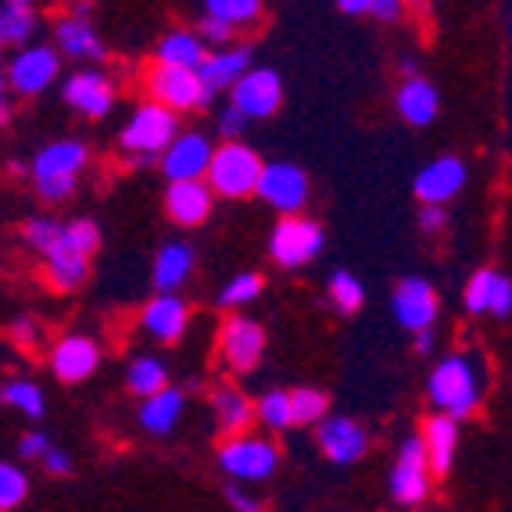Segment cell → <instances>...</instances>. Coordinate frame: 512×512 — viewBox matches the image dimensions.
<instances>
[{
  "label": "cell",
  "instance_id": "41",
  "mask_svg": "<svg viewBox=\"0 0 512 512\" xmlns=\"http://www.w3.org/2000/svg\"><path fill=\"white\" fill-rule=\"evenodd\" d=\"M47 448H51V437L40 434V430H29V434H22V441H18V459H22V462H40Z\"/></svg>",
  "mask_w": 512,
  "mask_h": 512
},
{
  "label": "cell",
  "instance_id": "49",
  "mask_svg": "<svg viewBox=\"0 0 512 512\" xmlns=\"http://www.w3.org/2000/svg\"><path fill=\"white\" fill-rule=\"evenodd\" d=\"M226 498H230L233 509H244V512H255V509H258L255 498H248L244 491H240V487H230V491H226Z\"/></svg>",
  "mask_w": 512,
  "mask_h": 512
},
{
  "label": "cell",
  "instance_id": "38",
  "mask_svg": "<svg viewBox=\"0 0 512 512\" xmlns=\"http://www.w3.org/2000/svg\"><path fill=\"white\" fill-rule=\"evenodd\" d=\"M258 294H262V276L240 273V276H233L226 287H222L219 301H222V305H248V301L258 298Z\"/></svg>",
  "mask_w": 512,
  "mask_h": 512
},
{
  "label": "cell",
  "instance_id": "33",
  "mask_svg": "<svg viewBox=\"0 0 512 512\" xmlns=\"http://www.w3.org/2000/svg\"><path fill=\"white\" fill-rule=\"evenodd\" d=\"M29 498V477L15 462H0V512H11Z\"/></svg>",
  "mask_w": 512,
  "mask_h": 512
},
{
  "label": "cell",
  "instance_id": "37",
  "mask_svg": "<svg viewBox=\"0 0 512 512\" xmlns=\"http://www.w3.org/2000/svg\"><path fill=\"white\" fill-rule=\"evenodd\" d=\"M255 412L262 416L265 427H273V430L291 427V394H283V391L262 394V402L255 405Z\"/></svg>",
  "mask_w": 512,
  "mask_h": 512
},
{
  "label": "cell",
  "instance_id": "12",
  "mask_svg": "<svg viewBox=\"0 0 512 512\" xmlns=\"http://www.w3.org/2000/svg\"><path fill=\"white\" fill-rule=\"evenodd\" d=\"M283 101V83L273 69H244L233 83V104L248 119H269Z\"/></svg>",
  "mask_w": 512,
  "mask_h": 512
},
{
  "label": "cell",
  "instance_id": "20",
  "mask_svg": "<svg viewBox=\"0 0 512 512\" xmlns=\"http://www.w3.org/2000/svg\"><path fill=\"white\" fill-rule=\"evenodd\" d=\"M140 326L151 333L154 341H180L183 330H187V305L172 291H158V298L147 301L144 312H140Z\"/></svg>",
  "mask_w": 512,
  "mask_h": 512
},
{
  "label": "cell",
  "instance_id": "9",
  "mask_svg": "<svg viewBox=\"0 0 512 512\" xmlns=\"http://www.w3.org/2000/svg\"><path fill=\"white\" fill-rule=\"evenodd\" d=\"M219 462L222 470L237 480H265L273 477L280 452L269 441H262V437H233V441L222 444Z\"/></svg>",
  "mask_w": 512,
  "mask_h": 512
},
{
  "label": "cell",
  "instance_id": "1",
  "mask_svg": "<svg viewBox=\"0 0 512 512\" xmlns=\"http://www.w3.org/2000/svg\"><path fill=\"white\" fill-rule=\"evenodd\" d=\"M22 240L43 258V276L54 291H76L86 280L90 255L101 244V230L94 219L61 222L51 215H33L22 226Z\"/></svg>",
  "mask_w": 512,
  "mask_h": 512
},
{
  "label": "cell",
  "instance_id": "30",
  "mask_svg": "<svg viewBox=\"0 0 512 512\" xmlns=\"http://www.w3.org/2000/svg\"><path fill=\"white\" fill-rule=\"evenodd\" d=\"M212 409H215V416H219V427L226 430V434H240V430L251 423V416H255V405H251L240 391H233V387H219V391H215Z\"/></svg>",
  "mask_w": 512,
  "mask_h": 512
},
{
  "label": "cell",
  "instance_id": "3",
  "mask_svg": "<svg viewBox=\"0 0 512 512\" xmlns=\"http://www.w3.org/2000/svg\"><path fill=\"white\" fill-rule=\"evenodd\" d=\"M480 391H484V369L473 355H452V359L437 362L430 373V402H434V409L455 419L470 416L477 409Z\"/></svg>",
  "mask_w": 512,
  "mask_h": 512
},
{
  "label": "cell",
  "instance_id": "44",
  "mask_svg": "<svg viewBox=\"0 0 512 512\" xmlns=\"http://www.w3.org/2000/svg\"><path fill=\"white\" fill-rule=\"evenodd\" d=\"M40 466L51 473V477H65V473L72 470V459H69V452H65V448H54V444H51V448L43 452Z\"/></svg>",
  "mask_w": 512,
  "mask_h": 512
},
{
  "label": "cell",
  "instance_id": "51",
  "mask_svg": "<svg viewBox=\"0 0 512 512\" xmlns=\"http://www.w3.org/2000/svg\"><path fill=\"white\" fill-rule=\"evenodd\" d=\"M369 4L373 0H337V8L348 11V15H362V11H369Z\"/></svg>",
  "mask_w": 512,
  "mask_h": 512
},
{
  "label": "cell",
  "instance_id": "43",
  "mask_svg": "<svg viewBox=\"0 0 512 512\" xmlns=\"http://www.w3.org/2000/svg\"><path fill=\"white\" fill-rule=\"evenodd\" d=\"M244 126H248V115L237 108V104H230V108H222L219 115V129H222V137L226 140H237L240 133H244Z\"/></svg>",
  "mask_w": 512,
  "mask_h": 512
},
{
  "label": "cell",
  "instance_id": "52",
  "mask_svg": "<svg viewBox=\"0 0 512 512\" xmlns=\"http://www.w3.org/2000/svg\"><path fill=\"white\" fill-rule=\"evenodd\" d=\"M8 172L15 176V180H29V165H26V162H11V165H8Z\"/></svg>",
  "mask_w": 512,
  "mask_h": 512
},
{
  "label": "cell",
  "instance_id": "25",
  "mask_svg": "<svg viewBox=\"0 0 512 512\" xmlns=\"http://www.w3.org/2000/svg\"><path fill=\"white\" fill-rule=\"evenodd\" d=\"M190 269H194V248L180 244V240L165 244V248L154 255V269H151L154 291H180L183 283H187Z\"/></svg>",
  "mask_w": 512,
  "mask_h": 512
},
{
  "label": "cell",
  "instance_id": "14",
  "mask_svg": "<svg viewBox=\"0 0 512 512\" xmlns=\"http://www.w3.org/2000/svg\"><path fill=\"white\" fill-rule=\"evenodd\" d=\"M212 151L215 147L208 144L205 133H183V137L169 140L158 162H162V172L169 180H205Z\"/></svg>",
  "mask_w": 512,
  "mask_h": 512
},
{
  "label": "cell",
  "instance_id": "18",
  "mask_svg": "<svg viewBox=\"0 0 512 512\" xmlns=\"http://www.w3.org/2000/svg\"><path fill=\"white\" fill-rule=\"evenodd\" d=\"M394 316L405 330H423V326H434L437 319V294L427 280L409 276V280L398 283L394 291Z\"/></svg>",
  "mask_w": 512,
  "mask_h": 512
},
{
  "label": "cell",
  "instance_id": "27",
  "mask_svg": "<svg viewBox=\"0 0 512 512\" xmlns=\"http://www.w3.org/2000/svg\"><path fill=\"white\" fill-rule=\"evenodd\" d=\"M437 108H441V97H437L434 83H427L423 76H409L398 90V111L402 119L412 122V126H427L434 122Z\"/></svg>",
  "mask_w": 512,
  "mask_h": 512
},
{
  "label": "cell",
  "instance_id": "15",
  "mask_svg": "<svg viewBox=\"0 0 512 512\" xmlns=\"http://www.w3.org/2000/svg\"><path fill=\"white\" fill-rule=\"evenodd\" d=\"M101 366V344L86 333H69L61 337L51 351V369L61 384H79L86 376H94Z\"/></svg>",
  "mask_w": 512,
  "mask_h": 512
},
{
  "label": "cell",
  "instance_id": "34",
  "mask_svg": "<svg viewBox=\"0 0 512 512\" xmlns=\"http://www.w3.org/2000/svg\"><path fill=\"white\" fill-rule=\"evenodd\" d=\"M330 301L337 305V312L351 316V312H359L362 301H366V291H362V283L355 280L351 273H333L330 276V287H326Z\"/></svg>",
  "mask_w": 512,
  "mask_h": 512
},
{
  "label": "cell",
  "instance_id": "23",
  "mask_svg": "<svg viewBox=\"0 0 512 512\" xmlns=\"http://www.w3.org/2000/svg\"><path fill=\"white\" fill-rule=\"evenodd\" d=\"M455 444H459V427H455V416L448 412H437V416L427 419L423 427V448H427V462L437 477L452 470L455 462Z\"/></svg>",
  "mask_w": 512,
  "mask_h": 512
},
{
  "label": "cell",
  "instance_id": "39",
  "mask_svg": "<svg viewBox=\"0 0 512 512\" xmlns=\"http://www.w3.org/2000/svg\"><path fill=\"white\" fill-rule=\"evenodd\" d=\"M495 276H498L495 269H480V273H473V280L466 283V308H470V312H487Z\"/></svg>",
  "mask_w": 512,
  "mask_h": 512
},
{
  "label": "cell",
  "instance_id": "24",
  "mask_svg": "<svg viewBox=\"0 0 512 512\" xmlns=\"http://www.w3.org/2000/svg\"><path fill=\"white\" fill-rule=\"evenodd\" d=\"M251 65V51L248 47H230V51H219V54H205V61L197 65V76L205 83L208 94H219L226 86H233L240 79V72Z\"/></svg>",
  "mask_w": 512,
  "mask_h": 512
},
{
  "label": "cell",
  "instance_id": "4",
  "mask_svg": "<svg viewBox=\"0 0 512 512\" xmlns=\"http://www.w3.org/2000/svg\"><path fill=\"white\" fill-rule=\"evenodd\" d=\"M176 111L165 108L158 101L140 104L133 115H129L126 129H122V151L129 154L133 165H151L162 158V151L169 147V140L176 137Z\"/></svg>",
  "mask_w": 512,
  "mask_h": 512
},
{
  "label": "cell",
  "instance_id": "22",
  "mask_svg": "<svg viewBox=\"0 0 512 512\" xmlns=\"http://www.w3.org/2000/svg\"><path fill=\"white\" fill-rule=\"evenodd\" d=\"M165 208H169L172 222L197 226L212 212V187H208V180H172L169 194H165Z\"/></svg>",
  "mask_w": 512,
  "mask_h": 512
},
{
  "label": "cell",
  "instance_id": "8",
  "mask_svg": "<svg viewBox=\"0 0 512 512\" xmlns=\"http://www.w3.org/2000/svg\"><path fill=\"white\" fill-rule=\"evenodd\" d=\"M323 251V230L319 222L305 219V215L291 212L276 222L273 237H269V255L276 258L287 269H298V265L312 262V258Z\"/></svg>",
  "mask_w": 512,
  "mask_h": 512
},
{
  "label": "cell",
  "instance_id": "6",
  "mask_svg": "<svg viewBox=\"0 0 512 512\" xmlns=\"http://www.w3.org/2000/svg\"><path fill=\"white\" fill-rule=\"evenodd\" d=\"M61 54L51 43H18L15 54L8 58V83L15 97H40L47 86L58 79Z\"/></svg>",
  "mask_w": 512,
  "mask_h": 512
},
{
  "label": "cell",
  "instance_id": "36",
  "mask_svg": "<svg viewBox=\"0 0 512 512\" xmlns=\"http://www.w3.org/2000/svg\"><path fill=\"white\" fill-rule=\"evenodd\" d=\"M326 412V394L312 391V387H298L291 391V423L294 427H308V423H319Z\"/></svg>",
  "mask_w": 512,
  "mask_h": 512
},
{
  "label": "cell",
  "instance_id": "40",
  "mask_svg": "<svg viewBox=\"0 0 512 512\" xmlns=\"http://www.w3.org/2000/svg\"><path fill=\"white\" fill-rule=\"evenodd\" d=\"M487 312L498 319H505L512 312V280H505L502 273L495 276V287H491V301H487Z\"/></svg>",
  "mask_w": 512,
  "mask_h": 512
},
{
  "label": "cell",
  "instance_id": "17",
  "mask_svg": "<svg viewBox=\"0 0 512 512\" xmlns=\"http://www.w3.org/2000/svg\"><path fill=\"white\" fill-rule=\"evenodd\" d=\"M265 351V330L255 319H230L222 326V359L230 362V369L248 373L258 366Z\"/></svg>",
  "mask_w": 512,
  "mask_h": 512
},
{
  "label": "cell",
  "instance_id": "55",
  "mask_svg": "<svg viewBox=\"0 0 512 512\" xmlns=\"http://www.w3.org/2000/svg\"><path fill=\"white\" fill-rule=\"evenodd\" d=\"M509 33H512V18H509Z\"/></svg>",
  "mask_w": 512,
  "mask_h": 512
},
{
  "label": "cell",
  "instance_id": "48",
  "mask_svg": "<svg viewBox=\"0 0 512 512\" xmlns=\"http://www.w3.org/2000/svg\"><path fill=\"white\" fill-rule=\"evenodd\" d=\"M11 337H15L18 344H26V348H33V344L40 341V330H36L29 319H18V323L11 326Z\"/></svg>",
  "mask_w": 512,
  "mask_h": 512
},
{
  "label": "cell",
  "instance_id": "31",
  "mask_svg": "<svg viewBox=\"0 0 512 512\" xmlns=\"http://www.w3.org/2000/svg\"><path fill=\"white\" fill-rule=\"evenodd\" d=\"M0 402L29 419H40L47 412V398H43L40 384H33L26 376H11L8 384L0 387Z\"/></svg>",
  "mask_w": 512,
  "mask_h": 512
},
{
  "label": "cell",
  "instance_id": "45",
  "mask_svg": "<svg viewBox=\"0 0 512 512\" xmlns=\"http://www.w3.org/2000/svg\"><path fill=\"white\" fill-rule=\"evenodd\" d=\"M233 22H226V18H219V15H205V22H201V36L205 40H212V43H226L233 36Z\"/></svg>",
  "mask_w": 512,
  "mask_h": 512
},
{
  "label": "cell",
  "instance_id": "16",
  "mask_svg": "<svg viewBox=\"0 0 512 512\" xmlns=\"http://www.w3.org/2000/svg\"><path fill=\"white\" fill-rule=\"evenodd\" d=\"M54 43L65 58L76 61H104V40L90 22V11H69L54 22Z\"/></svg>",
  "mask_w": 512,
  "mask_h": 512
},
{
  "label": "cell",
  "instance_id": "10",
  "mask_svg": "<svg viewBox=\"0 0 512 512\" xmlns=\"http://www.w3.org/2000/svg\"><path fill=\"white\" fill-rule=\"evenodd\" d=\"M255 194L262 197V201H269L276 212L291 215V212H301V208H305L308 180L298 165L273 162V165H262V176H258V183H255Z\"/></svg>",
  "mask_w": 512,
  "mask_h": 512
},
{
  "label": "cell",
  "instance_id": "26",
  "mask_svg": "<svg viewBox=\"0 0 512 512\" xmlns=\"http://www.w3.org/2000/svg\"><path fill=\"white\" fill-rule=\"evenodd\" d=\"M40 26L36 0H0V51L29 43Z\"/></svg>",
  "mask_w": 512,
  "mask_h": 512
},
{
  "label": "cell",
  "instance_id": "42",
  "mask_svg": "<svg viewBox=\"0 0 512 512\" xmlns=\"http://www.w3.org/2000/svg\"><path fill=\"white\" fill-rule=\"evenodd\" d=\"M11 115H15V94H11L8 83V61L0 54V129H8Z\"/></svg>",
  "mask_w": 512,
  "mask_h": 512
},
{
  "label": "cell",
  "instance_id": "50",
  "mask_svg": "<svg viewBox=\"0 0 512 512\" xmlns=\"http://www.w3.org/2000/svg\"><path fill=\"white\" fill-rule=\"evenodd\" d=\"M430 348H434V326H423V330H416V351L427 355Z\"/></svg>",
  "mask_w": 512,
  "mask_h": 512
},
{
  "label": "cell",
  "instance_id": "53",
  "mask_svg": "<svg viewBox=\"0 0 512 512\" xmlns=\"http://www.w3.org/2000/svg\"><path fill=\"white\" fill-rule=\"evenodd\" d=\"M416 69H419V65H416L412 58H405V61H402V72H405V76H416Z\"/></svg>",
  "mask_w": 512,
  "mask_h": 512
},
{
  "label": "cell",
  "instance_id": "21",
  "mask_svg": "<svg viewBox=\"0 0 512 512\" xmlns=\"http://www.w3.org/2000/svg\"><path fill=\"white\" fill-rule=\"evenodd\" d=\"M366 430L355 423V419H344V416H333L323 419V427H319V448L330 455L333 462H341V466H351V462H359L366 455Z\"/></svg>",
  "mask_w": 512,
  "mask_h": 512
},
{
  "label": "cell",
  "instance_id": "29",
  "mask_svg": "<svg viewBox=\"0 0 512 512\" xmlns=\"http://www.w3.org/2000/svg\"><path fill=\"white\" fill-rule=\"evenodd\" d=\"M158 61L162 65H183V69H197L205 61V43L197 33H187V29H176V33L162 36L158 43Z\"/></svg>",
  "mask_w": 512,
  "mask_h": 512
},
{
  "label": "cell",
  "instance_id": "46",
  "mask_svg": "<svg viewBox=\"0 0 512 512\" xmlns=\"http://www.w3.org/2000/svg\"><path fill=\"white\" fill-rule=\"evenodd\" d=\"M444 222H448V215H444V208H437V205H427L423 212H419V230L423 233H441Z\"/></svg>",
  "mask_w": 512,
  "mask_h": 512
},
{
  "label": "cell",
  "instance_id": "5",
  "mask_svg": "<svg viewBox=\"0 0 512 512\" xmlns=\"http://www.w3.org/2000/svg\"><path fill=\"white\" fill-rule=\"evenodd\" d=\"M262 176V158L240 140H226L219 151H212L205 180L212 194L222 197H248L255 194V183Z\"/></svg>",
  "mask_w": 512,
  "mask_h": 512
},
{
  "label": "cell",
  "instance_id": "35",
  "mask_svg": "<svg viewBox=\"0 0 512 512\" xmlns=\"http://www.w3.org/2000/svg\"><path fill=\"white\" fill-rule=\"evenodd\" d=\"M208 15H219L233 26H255L262 15V0H205Z\"/></svg>",
  "mask_w": 512,
  "mask_h": 512
},
{
  "label": "cell",
  "instance_id": "47",
  "mask_svg": "<svg viewBox=\"0 0 512 512\" xmlns=\"http://www.w3.org/2000/svg\"><path fill=\"white\" fill-rule=\"evenodd\" d=\"M402 8H405V0H373V4H369V11H373L380 22H394V18L402 15Z\"/></svg>",
  "mask_w": 512,
  "mask_h": 512
},
{
  "label": "cell",
  "instance_id": "19",
  "mask_svg": "<svg viewBox=\"0 0 512 512\" xmlns=\"http://www.w3.org/2000/svg\"><path fill=\"white\" fill-rule=\"evenodd\" d=\"M462 183H466V165L459 158H452V154H444V158L430 162L427 169H419L416 197L423 205H444V201H452L459 194Z\"/></svg>",
  "mask_w": 512,
  "mask_h": 512
},
{
  "label": "cell",
  "instance_id": "54",
  "mask_svg": "<svg viewBox=\"0 0 512 512\" xmlns=\"http://www.w3.org/2000/svg\"><path fill=\"white\" fill-rule=\"evenodd\" d=\"M430 8V0H416V11H427Z\"/></svg>",
  "mask_w": 512,
  "mask_h": 512
},
{
  "label": "cell",
  "instance_id": "2",
  "mask_svg": "<svg viewBox=\"0 0 512 512\" xmlns=\"http://www.w3.org/2000/svg\"><path fill=\"white\" fill-rule=\"evenodd\" d=\"M86 162H90V151L79 140H51V144H43L33 154V162H29V180H33L36 197L47 201V205H58V201L72 197Z\"/></svg>",
  "mask_w": 512,
  "mask_h": 512
},
{
  "label": "cell",
  "instance_id": "28",
  "mask_svg": "<svg viewBox=\"0 0 512 512\" xmlns=\"http://www.w3.org/2000/svg\"><path fill=\"white\" fill-rule=\"evenodd\" d=\"M180 412H183V394L165 384L162 391H154L144 398V405H140V427L147 434H169L180 423Z\"/></svg>",
  "mask_w": 512,
  "mask_h": 512
},
{
  "label": "cell",
  "instance_id": "7",
  "mask_svg": "<svg viewBox=\"0 0 512 512\" xmlns=\"http://www.w3.org/2000/svg\"><path fill=\"white\" fill-rule=\"evenodd\" d=\"M147 94L151 101L165 104L172 111H190V108H205L212 101V94L205 90L197 69H183V65H154L147 72Z\"/></svg>",
  "mask_w": 512,
  "mask_h": 512
},
{
  "label": "cell",
  "instance_id": "13",
  "mask_svg": "<svg viewBox=\"0 0 512 512\" xmlns=\"http://www.w3.org/2000/svg\"><path fill=\"white\" fill-rule=\"evenodd\" d=\"M61 97H65V104L72 111H79L86 119H104L111 104H115V86H111V79L101 69H83L65 79Z\"/></svg>",
  "mask_w": 512,
  "mask_h": 512
},
{
  "label": "cell",
  "instance_id": "11",
  "mask_svg": "<svg viewBox=\"0 0 512 512\" xmlns=\"http://www.w3.org/2000/svg\"><path fill=\"white\" fill-rule=\"evenodd\" d=\"M430 491V462L423 437H405L402 452H398V466L391 470V495L394 502L416 505L423 502Z\"/></svg>",
  "mask_w": 512,
  "mask_h": 512
},
{
  "label": "cell",
  "instance_id": "32",
  "mask_svg": "<svg viewBox=\"0 0 512 512\" xmlns=\"http://www.w3.org/2000/svg\"><path fill=\"white\" fill-rule=\"evenodd\" d=\"M126 384L133 394H140V398H147V394L162 391L165 384H169V373H165V362L154 359V355H144V359H133L126 369Z\"/></svg>",
  "mask_w": 512,
  "mask_h": 512
}]
</instances>
